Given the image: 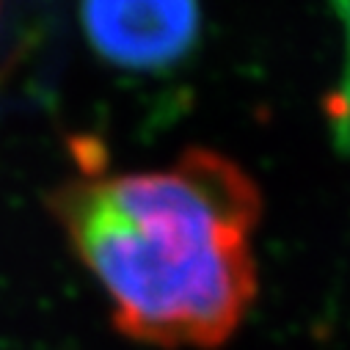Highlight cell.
<instances>
[{"instance_id": "7a4b0ae2", "label": "cell", "mask_w": 350, "mask_h": 350, "mask_svg": "<svg viewBox=\"0 0 350 350\" xmlns=\"http://www.w3.org/2000/svg\"><path fill=\"white\" fill-rule=\"evenodd\" d=\"M92 47L122 69L177 64L199 39V0H80Z\"/></svg>"}, {"instance_id": "6da1fadb", "label": "cell", "mask_w": 350, "mask_h": 350, "mask_svg": "<svg viewBox=\"0 0 350 350\" xmlns=\"http://www.w3.org/2000/svg\"><path fill=\"white\" fill-rule=\"evenodd\" d=\"M47 207L130 339L218 347L243 323L256 295L262 196L234 160L191 146L146 171L85 163Z\"/></svg>"}]
</instances>
